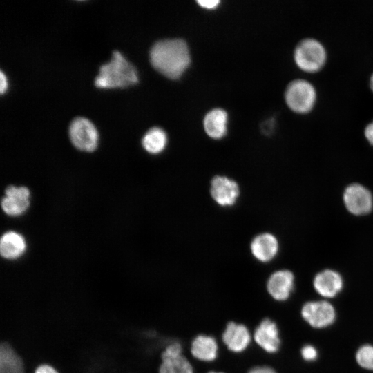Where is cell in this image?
I'll return each instance as SVG.
<instances>
[{"label":"cell","mask_w":373,"mask_h":373,"mask_svg":"<svg viewBox=\"0 0 373 373\" xmlns=\"http://www.w3.org/2000/svg\"><path fill=\"white\" fill-rule=\"evenodd\" d=\"M150 61L152 66L165 77L178 79L191 62L188 46L181 39L158 41L151 48Z\"/></svg>","instance_id":"cell-1"},{"label":"cell","mask_w":373,"mask_h":373,"mask_svg":"<svg viewBox=\"0 0 373 373\" xmlns=\"http://www.w3.org/2000/svg\"><path fill=\"white\" fill-rule=\"evenodd\" d=\"M137 81L135 68L122 53L115 50L110 61L100 66L95 85L99 88H114L128 86Z\"/></svg>","instance_id":"cell-2"},{"label":"cell","mask_w":373,"mask_h":373,"mask_svg":"<svg viewBox=\"0 0 373 373\" xmlns=\"http://www.w3.org/2000/svg\"><path fill=\"white\" fill-rule=\"evenodd\" d=\"M294 59L301 70L309 73L316 72L326 61V50L318 40L305 38L295 47Z\"/></svg>","instance_id":"cell-3"},{"label":"cell","mask_w":373,"mask_h":373,"mask_svg":"<svg viewBox=\"0 0 373 373\" xmlns=\"http://www.w3.org/2000/svg\"><path fill=\"white\" fill-rule=\"evenodd\" d=\"M285 99L289 108L298 113L309 112L316 99V92L313 84L304 79H296L287 86Z\"/></svg>","instance_id":"cell-4"},{"label":"cell","mask_w":373,"mask_h":373,"mask_svg":"<svg viewBox=\"0 0 373 373\" xmlns=\"http://www.w3.org/2000/svg\"><path fill=\"white\" fill-rule=\"evenodd\" d=\"M343 202L346 210L353 216H365L373 209V195L368 188L360 183H352L345 187Z\"/></svg>","instance_id":"cell-5"},{"label":"cell","mask_w":373,"mask_h":373,"mask_svg":"<svg viewBox=\"0 0 373 373\" xmlns=\"http://www.w3.org/2000/svg\"><path fill=\"white\" fill-rule=\"evenodd\" d=\"M69 137L72 144L84 151H94L98 143V132L94 124L85 117L75 118L69 126Z\"/></svg>","instance_id":"cell-6"},{"label":"cell","mask_w":373,"mask_h":373,"mask_svg":"<svg viewBox=\"0 0 373 373\" xmlns=\"http://www.w3.org/2000/svg\"><path fill=\"white\" fill-rule=\"evenodd\" d=\"M240 193L236 181L225 175L214 176L210 183V194L214 202L222 207H230L238 201Z\"/></svg>","instance_id":"cell-7"},{"label":"cell","mask_w":373,"mask_h":373,"mask_svg":"<svg viewBox=\"0 0 373 373\" xmlns=\"http://www.w3.org/2000/svg\"><path fill=\"white\" fill-rule=\"evenodd\" d=\"M301 314L303 318L312 327H325L331 325L335 319L333 306L326 301H313L305 304Z\"/></svg>","instance_id":"cell-8"},{"label":"cell","mask_w":373,"mask_h":373,"mask_svg":"<svg viewBox=\"0 0 373 373\" xmlns=\"http://www.w3.org/2000/svg\"><path fill=\"white\" fill-rule=\"evenodd\" d=\"M162 362L160 373H193L189 361L182 354V347L178 343L168 345L162 354Z\"/></svg>","instance_id":"cell-9"},{"label":"cell","mask_w":373,"mask_h":373,"mask_svg":"<svg viewBox=\"0 0 373 373\" xmlns=\"http://www.w3.org/2000/svg\"><path fill=\"white\" fill-rule=\"evenodd\" d=\"M29 198L30 191L28 188L9 186L2 198L1 208L8 216H20L28 209L30 205Z\"/></svg>","instance_id":"cell-10"},{"label":"cell","mask_w":373,"mask_h":373,"mask_svg":"<svg viewBox=\"0 0 373 373\" xmlns=\"http://www.w3.org/2000/svg\"><path fill=\"white\" fill-rule=\"evenodd\" d=\"M250 251L256 260L263 263L269 262L276 257L279 251V242L271 233H261L252 239Z\"/></svg>","instance_id":"cell-11"},{"label":"cell","mask_w":373,"mask_h":373,"mask_svg":"<svg viewBox=\"0 0 373 373\" xmlns=\"http://www.w3.org/2000/svg\"><path fill=\"white\" fill-rule=\"evenodd\" d=\"M294 287V276L287 269L274 271L269 278L267 289L269 294L276 300H287Z\"/></svg>","instance_id":"cell-12"},{"label":"cell","mask_w":373,"mask_h":373,"mask_svg":"<svg viewBox=\"0 0 373 373\" xmlns=\"http://www.w3.org/2000/svg\"><path fill=\"white\" fill-rule=\"evenodd\" d=\"M313 285L316 292L321 296L325 298H333L341 291L343 280L337 271L325 269L315 276Z\"/></svg>","instance_id":"cell-13"},{"label":"cell","mask_w":373,"mask_h":373,"mask_svg":"<svg viewBox=\"0 0 373 373\" xmlns=\"http://www.w3.org/2000/svg\"><path fill=\"white\" fill-rule=\"evenodd\" d=\"M254 339L266 352H276L280 343L276 323L270 319H264L254 332Z\"/></svg>","instance_id":"cell-14"},{"label":"cell","mask_w":373,"mask_h":373,"mask_svg":"<svg viewBox=\"0 0 373 373\" xmlns=\"http://www.w3.org/2000/svg\"><path fill=\"white\" fill-rule=\"evenodd\" d=\"M222 341L231 351L240 352L249 345L251 336L245 325L230 322L222 334Z\"/></svg>","instance_id":"cell-15"},{"label":"cell","mask_w":373,"mask_h":373,"mask_svg":"<svg viewBox=\"0 0 373 373\" xmlns=\"http://www.w3.org/2000/svg\"><path fill=\"white\" fill-rule=\"evenodd\" d=\"M26 249L23 237L15 231L6 232L1 238L0 252L2 257L9 260L20 257Z\"/></svg>","instance_id":"cell-16"},{"label":"cell","mask_w":373,"mask_h":373,"mask_svg":"<svg viewBox=\"0 0 373 373\" xmlns=\"http://www.w3.org/2000/svg\"><path fill=\"white\" fill-rule=\"evenodd\" d=\"M227 114L221 108L210 111L204 117V128L207 134L213 139L222 138L227 133Z\"/></svg>","instance_id":"cell-17"},{"label":"cell","mask_w":373,"mask_h":373,"mask_svg":"<svg viewBox=\"0 0 373 373\" xmlns=\"http://www.w3.org/2000/svg\"><path fill=\"white\" fill-rule=\"evenodd\" d=\"M191 352L197 359L203 361H213L218 354V345L214 338L199 335L191 343Z\"/></svg>","instance_id":"cell-18"},{"label":"cell","mask_w":373,"mask_h":373,"mask_svg":"<svg viewBox=\"0 0 373 373\" xmlns=\"http://www.w3.org/2000/svg\"><path fill=\"white\" fill-rule=\"evenodd\" d=\"M167 135L165 131L159 127L150 128L144 135L142 144L144 149L151 154H159L166 148Z\"/></svg>","instance_id":"cell-19"},{"label":"cell","mask_w":373,"mask_h":373,"mask_svg":"<svg viewBox=\"0 0 373 373\" xmlns=\"http://www.w3.org/2000/svg\"><path fill=\"white\" fill-rule=\"evenodd\" d=\"M22 361L6 343L2 344L0 352L1 373H23Z\"/></svg>","instance_id":"cell-20"},{"label":"cell","mask_w":373,"mask_h":373,"mask_svg":"<svg viewBox=\"0 0 373 373\" xmlns=\"http://www.w3.org/2000/svg\"><path fill=\"white\" fill-rule=\"evenodd\" d=\"M356 359L359 365L367 370H373V346L364 345L356 354Z\"/></svg>","instance_id":"cell-21"},{"label":"cell","mask_w":373,"mask_h":373,"mask_svg":"<svg viewBox=\"0 0 373 373\" xmlns=\"http://www.w3.org/2000/svg\"><path fill=\"white\" fill-rule=\"evenodd\" d=\"M303 358L306 361H313L317 357V351L312 345H305L301 350Z\"/></svg>","instance_id":"cell-22"},{"label":"cell","mask_w":373,"mask_h":373,"mask_svg":"<svg viewBox=\"0 0 373 373\" xmlns=\"http://www.w3.org/2000/svg\"><path fill=\"white\" fill-rule=\"evenodd\" d=\"M220 2L218 0H200L197 1L200 6L206 9H214L218 6Z\"/></svg>","instance_id":"cell-23"},{"label":"cell","mask_w":373,"mask_h":373,"mask_svg":"<svg viewBox=\"0 0 373 373\" xmlns=\"http://www.w3.org/2000/svg\"><path fill=\"white\" fill-rule=\"evenodd\" d=\"M364 133L369 143L373 145V121L365 126Z\"/></svg>","instance_id":"cell-24"},{"label":"cell","mask_w":373,"mask_h":373,"mask_svg":"<svg viewBox=\"0 0 373 373\" xmlns=\"http://www.w3.org/2000/svg\"><path fill=\"white\" fill-rule=\"evenodd\" d=\"M35 373H58L52 366L48 365H41L35 371Z\"/></svg>","instance_id":"cell-25"},{"label":"cell","mask_w":373,"mask_h":373,"mask_svg":"<svg viewBox=\"0 0 373 373\" xmlns=\"http://www.w3.org/2000/svg\"><path fill=\"white\" fill-rule=\"evenodd\" d=\"M248 373H276L275 371L269 367L258 366L251 369Z\"/></svg>","instance_id":"cell-26"},{"label":"cell","mask_w":373,"mask_h":373,"mask_svg":"<svg viewBox=\"0 0 373 373\" xmlns=\"http://www.w3.org/2000/svg\"><path fill=\"white\" fill-rule=\"evenodd\" d=\"M8 88V81L6 76L4 75L3 71L0 72V91L3 94Z\"/></svg>","instance_id":"cell-27"},{"label":"cell","mask_w":373,"mask_h":373,"mask_svg":"<svg viewBox=\"0 0 373 373\" xmlns=\"http://www.w3.org/2000/svg\"><path fill=\"white\" fill-rule=\"evenodd\" d=\"M274 128V120L269 119L262 125V131L265 133H269Z\"/></svg>","instance_id":"cell-28"},{"label":"cell","mask_w":373,"mask_h":373,"mask_svg":"<svg viewBox=\"0 0 373 373\" xmlns=\"http://www.w3.org/2000/svg\"><path fill=\"white\" fill-rule=\"evenodd\" d=\"M209 373H222V372H209Z\"/></svg>","instance_id":"cell-29"}]
</instances>
